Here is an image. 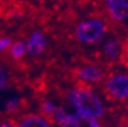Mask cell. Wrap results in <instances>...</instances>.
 Returning <instances> with one entry per match:
<instances>
[{
    "mask_svg": "<svg viewBox=\"0 0 128 127\" xmlns=\"http://www.w3.org/2000/svg\"><path fill=\"white\" fill-rule=\"evenodd\" d=\"M65 99L72 112L82 122L100 120L106 114V104L101 94L92 86L77 84L67 90Z\"/></svg>",
    "mask_w": 128,
    "mask_h": 127,
    "instance_id": "6da1fadb",
    "label": "cell"
},
{
    "mask_svg": "<svg viewBox=\"0 0 128 127\" xmlns=\"http://www.w3.org/2000/svg\"><path fill=\"white\" fill-rule=\"evenodd\" d=\"M108 24L100 18H86L79 20L73 30L75 40L84 46L101 44L108 36Z\"/></svg>",
    "mask_w": 128,
    "mask_h": 127,
    "instance_id": "7a4b0ae2",
    "label": "cell"
},
{
    "mask_svg": "<svg viewBox=\"0 0 128 127\" xmlns=\"http://www.w3.org/2000/svg\"><path fill=\"white\" fill-rule=\"evenodd\" d=\"M106 96L115 102H124L128 99V72L114 71L106 75L103 82Z\"/></svg>",
    "mask_w": 128,
    "mask_h": 127,
    "instance_id": "3957f363",
    "label": "cell"
},
{
    "mask_svg": "<svg viewBox=\"0 0 128 127\" xmlns=\"http://www.w3.org/2000/svg\"><path fill=\"white\" fill-rule=\"evenodd\" d=\"M106 77L105 70L102 66L94 63H86L80 65L75 70V78L79 84L92 86L104 82Z\"/></svg>",
    "mask_w": 128,
    "mask_h": 127,
    "instance_id": "277c9868",
    "label": "cell"
},
{
    "mask_svg": "<svg viewBox=\"0 0 128 127\" xmlns=\"http://www.w3.org/2000/svg\"><path fill=\"white\" fill-rule=\"evenodd\" d=\"M108 18L115 24H128V0H103Z\"/></svg>",
    "mask_w": 128,
    "mask_h": 127,
    "instance_id": "5b68a950",
    "label": "cell"
},
{
    "mask_svg": "<svg viewBox=\"0 0 128 127\" xmlns=\"http://www.w3.org/2000/svg\"><path fill=\"white\" fill-rule=\"evenodd\" d=\"M28 56L32 58H38L45 54L48 48V38L42 30H34L28 34L26 39Z\"/></svg>",
    "mask_w": 128,
    "mask_h": 127,
    "instance_id": "8992f818",
    "label": "cell"
},
{
    "mask_svg": "<svg viewBox=\"0 0 128 127\" xmlns=\"http://www.w3.org/2000/svg\"><path fill=\"white\" fill-rule=\"evenodd\" d=\"M102 55L109 61H117L124 52L122 41L115 36H107L100 44Z\"/></svg>",
    "mask_w": 128,
    "mask_h": 127,
    "instance_id": "52a82bcc",
    "label": "cell"
},
{
    "mask_svg": "<svg viewBox=\"0 0 128 127\" xmlns=\"http://www.w3.org/2000/svg\"><path fill=\"white\" fill-rule=\"evenodd\" d=\"M50 121L58 127H82L84 123L72 111H68L63 106H57Z\"/></svg>",
    "mask_w": 128,
    "mask_h": 127,
    "instance_id": "ba28073f",
    "label": "cell"
},
{
    "mask_svg": "<svg viewBox=\"0 0 128 127\" xmlns=\"http://www.w3.org/2000/svg\"><path fill=\"white\" fill-rule=\"evenodd\" d=\"M18 127H51L52 123L49 118L41 113H26L20 117L16 122Z\"/></svg>",
    "mask_w": 128,
    "mask_h": 127,
    "instance_id": "9c48e42d",
    "label": "cell"
},
{
    "mask_svg": "<svg viewBox=\"0 0 128 127\" xmlns=\"http://www.w3.org/2000/svg\"><path fill=\"white\" fill-rule=\"evenodd\" d=\"M7 54L12 60H15V61L24 58L28 55L26 40H22V39L14 40L10 46Z\"/></svg>",
    "mask_w": 128,
    "mask_h": 127,
    "instance_id": "30bf717a",
    "label": "cell"
},
{
    "mask_svg": "<svg viewBox=\"0 0 128 127\" xmlns=\"http://www.w3.org/2000/svg\"><path fill=\"white\" fill-rule=\"evenodd\" d=\"M56 108H57V105L55 104L54 101H52L50 99H45L40 104V112L39 113H41L43 116L50 119L52 117V115L54 114Z\"/></svg>",
    "mask_w": 128,
    "mask_h": 127,
    "instance_id": "8fae6325",
    "label": "cell"
},
{
    "mask_svg": "<svg viewBox=\"0 0 128 127\" xmlns=\"http://www.w3.org/2000/svg\"><path fill=\"white\" fill-rule=\"evenodd\" d=\"M20 108H22V99L16 96L9 98L5 103V111L10 115L18 112Z\"/></svg>",
    "mask_w": 128,
    "mask_h": 127,
    "instance_id": "7c38bea8",
    "label": "cell"
},
{
    "mask_svg": "<svg viewBox=\"0 0 128 127\" xmlns=\"http://www.w3.org/2000/svg\"><path fill=\"white\" fill-rule=\"evenodd\" d=\"M9 79H10V77H9L8 69L4 65L0 64V92L8 88Z\"/></svg>",
    "mask_w": 128,
    "mask_h": 127,
    "instance_id": "4fadbf2b",
    "label": "cell"
},
{
    "mask_svg": "<svg viewBox=\"0 0 128 127\" xmlns=\"http://www.w3.org/2000/svg\"><path fill=\"white\" fill-rule=\"evenodd\" d=\"M13 40L9 36H0V55L8 52Z\"/></svg>",
    "mask_w": 128,
    "mask_h": 127,
    "instance_id": "5bb4252c",
    "label": "cell"
},
{
    "mask_svg": "<svg viewBox=\"0 0 128 127\" xmlns=\"http://www.w3.org/2000/svg\"><path fill=\"white\" fill-rule=\"evenodd\" d=\"M16 123H14L9 118H0V127H14Z\"/></svg>",
    "mask_w": 128,
    "mask_h": 127,
    "instance_id": "9a60e30c",
    "label": "cell"
},
{
    "mask_svg": "<svg viewBox=\"0 0 128 127\" xmlns=\"http://www.w3.org/2000/svg\"><path fill=\"white\" fill-rule=\"evenodd\" d=\"M88 126V127H102V124L100 122V120H97V119H92V120H90L86 122Z\"/></svg>",
    "mask_w": 128,
    "mask_h": 127,
    "instance_id": "2e32d148",
    "label": "cell"
},
{
    "mask_svg": "<svg viewBox=\"0 0 128 127\" xmlns=\"http://www.w3.org/2000/svg\"><path fill=\"white\" fill-rule=\"evenodd\" d=\"M125 108H126V110L128 111V99L125 101Z\"/></svg>",
    "mask_w": 128,
    "mask_h": 127,
    "instance_id": "e0dca14e",
    "label": "cell"
},
{
    "mask_svg": "<svg viewBox=\"0 0 128 127\" xmlns=\"http://www.w3.org/2000/svg\"><path fill=\"white\" fill-rule=\"evenodd\" d=\"M57 1H59V2H61V1H64V0H57Z\"/></svg>",
    "mask_w": 128,
    "mask_h": 127,
    "instance_id": "ac0fdd59",
    "label": "cell"
},
{
    "mask_svg": "<svg viewBox=\"0 0 128 127\" xmlns=\"http://www.w3.org/2000/svg\"><path fill=\"white\" fill-rule=\"evenodd\" d=\"M14 127H18V125H15V126H14Z\"/></svg>",
    "mask_w": 128,
    "mask_h": 127,
    "instance_id": "d6986e66",
    "label": "cell"
},
{
    "mask_svg": "<svg viewBox=\"0 0 128 127\" xmlns=\"http://www.w3.org/2000/svg\"><path fill=\"white\" fill-rule=\"evenodd\" d=\"M127 127H128V125H127Z\"/></svg>",
    "mask_w": 128,
    "mask_h": 127,
    "instance_id": "ffe728a7",
    "label": "cell"
}]
</instances>
